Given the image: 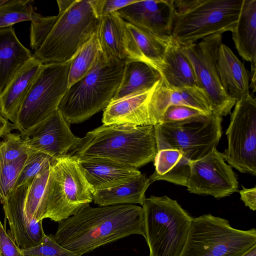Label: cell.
Masks as SVG:
<instances>
[{
	"label": "cell",
	"mask_w": 256,
	"mask_h": 256,
	"mask_svg": "<svg viewBox=\"0 0 256 256\" xmlns=\"http://www.w3.org/2000/svg\"><path fill=\"white\" fill-rule=\"evenodd\" d=\"M104 0H74L58 15L36 12L31 21L32 56L43 64L70 60L96 33Z\"/></svg>",
	"instance_id": "cell-1"
},
{
	"label": "cell",
	"mask_w": 256,
	"mask_h": 256,
	"mask_svg": "<svg viewBox=\"0 0 256 256\" xmlns=\"http://www.w3.org/2000/svg\"><path fill=\"white\" fill-rule=\"evenodd\" d=\"M58 223L53 238L78 256L130 235L145 236L142 208L134 204H88Z\"/></svg>",
	"instance_id": "cell-2"
},
{
	"label": "cell",
	"mask_w": 256,
	"mask_h": 256,
	"mask_svg": "<svg viewBox=\"0 0 256 256\" xmlns=\"http://www.w3.org/2000/svg\"><path fill=\"white\" fill-rule=\"evenodd\" d=\"M157 152L154 126L103 124L88 132L68 154L106 158L138 169L154 160Z\"/></svg>",
	"instance_id": "cell-3"
},
{
	"label": "cell",
	"mask_w": 256,
	"mask_h": 256,
	"mask_svg": "<svg viewBox=\"0 0 256 256\" xmlns=\"http://www.w3.org/2000/svg\"><path fill=\"white\" fill-rule=\"evenodd\" d=\"M125 62L101 51L92 70L68 88L58 105L69 124L82 122L106 108L120 84Z\"/></svg>",
	"instance_id": "cell-4"
},
{
	"label": "cell",
	"mask_w": 256,
	"mask_h": 256,
	"mask_svg": "<svg viewBox=\"0 0 256 256\" xmlns=\"http://www.w3.org/2000/svg\"><path fill=\"white\" fill-rule=\"evenodd\" d=\"M243 0H174L172 38L182 46L232 32Z\"/></svg>",
	"instance_id": "cell-5"
},
{
	"label": "cell",
	"mask_w": 256,
	"mask_h": 256,
	"mask_svg": "<svg viewBox=\"0 0 256 256\" xmlns=\"http://www.w3.org/2000/svg\"><path fill=\"white\" fill-rule=\"evenodd\" d=\"M92 202V192L78 160L68 154L50 166L38 221L60 222Z\"/></svg>",
	"instance_id": "cell-6"
},
{
	"label": "cell",
	"mask_w": 256,
	"mask_h": 256,
	"mask_svg": "<svg viewBox=\"0 0 256 256\" xmlns=\"http://www.w3.org/2000/svg\"><path fill=\"white\" fill-rule=\"evenodd\" d=\"M142 207L149 256H181L193 218L166 196L146 198Z\"/></svg>",
	"instance_id": "cell-7"
},
{
	"label": "cell",
	"mask_w": 256,
	"mask_h": 256,
	"mask_svg": "<svg viewBox=\"0 0 256 256\" xmlns=\"http://www.w3.org/2000/svg\"><path fill=\"white\" fill-rule=\"evenodd\" d=\"M254 246L255 228L238 230L227 220L207 214L192 218L181 256H242Z\"/></svg>",
	"instance_id": "cell-8"
},
{
	"label": "cell",
	"mask_w": 256,
	"mask_h": 256,
	"mask_svg": "<svg viewBox=\"0 0 256 256\" xmlns=\"http://www.w3.org/2000/svg\"><path fill=\"white\" fill-rule=\"evenodd\" d=\"M222 118L212 114L154 126L158 151L174 148L185 164L204 157L216 146L222 136Z\"/></svg>",
	"instance_id": "cell-9"
},
{
	"label": "cell",
	"mask_w": 256,
	"mask_h": 256,
	"mask_svg": "<svg viewBox=\"0 0 256 256\" xmlns=\"http://www.w3.org/2000/svg\"><path fill=\"white\" fill-rule=\"evenodd\" d=\"M70 60L43 64L14 124L23 135L50 116L68 88Z\"/></svg>",
	"instance_id": "cell-10"
},
{
	"label": "cell",
	"mask_w": 256,
	"mask_h": 256,
	"mask_svg": "<svg viewBox=\"0 0 256 256\" xmlns=\"http://www.w3.org/2000/svg\"><path fill=\"white\" fill-rule=\"evenodd\" d=\"M222 43V34H216L182 46L192 66L197 87L205 94L212 114L220 118L230 114L236 102L224 90L217 68V54Z\"/></svg>",
	"instance_id": "cell-11"
},
{
	"label": "cell",
	"mask_w": 256,
	"mask_h": 256,
	"mask_svg": "<svg viewBox=\"0 0 256 256\" xmlns=\"http://www.w3.org/2000/svg\"><path fill=\"white\" fill-rule=\"evenodd\" d=\"M224 159L238 172L256 174V100L250 94L237 100L226 130Z\"/></svg>",
	"instance_id": "cell-12"
},
{
	"label": "cell",
	"mask_w": 256,
	"mask_h": 256,
	"mask_svg": "<svg viewBox=\"0 0 256 256\" xmlns=\"http://www.w3.org/2000/svg\"><path fill=\"white\" fill-rule=\"evenodd\" d=\"M189 168L186 187L190 193L220 198L238 190L234 172L225 162L223 153L216 148L201 158L191 162Z\"/></svg>",
	"instance_id": "cell-13"
},
{
	"label": "cell",
	"mask_w": 256,
	"mask_h": 256,
	"mask_svg": "<svg viewBox=\"0 0 256 256\" xmlns=\"http://www.w3.org/2000/svg\"><path fill=\"white\" fill-rule=\"evenodd\" d=\"M21 135L30 150L56 160L67 156L81 140L73 134L69 123L58 109L31 130Z\"/></svg>",
	"instance_id": "cell-14"
},
{
	"label": "cell",
	"mask_w": 256,
	"mask_h": 256,
	"mask_svg": "<svg viewBox=\"0 0 256 256\" xmlns=\"http://www.w3.org/2000/svg\"><path fill=\"white\" fill-rule=\"evenodd\" d=\"M117 12L125 21L140 30L158 37H172L174 0H137Z\"/></svg>",
	"instance_id": "cell-15"
},
{
	"label": "cell",
	"mask_w": 256,
	"mask_h": 256,
	"mask_svg": "<svg viewBox=\"0 0 256 256\" xmlns=\"http://www.w3.org/2000/svg\"><path fill=\"white\" fill-rule=\"evenodd\" d=\"M32 182L14 189L2 203L10 226L9 235L20 250L40 244L46 234L42 221H30L24 214L25 199Z\"/></svg>",
	"instance_id": "cell-16"
},
{
	"label": "cell",
	"mask_w": 256,
	"mask_h": 256,
	"mask_svg": "<svg viewBox=\"0 0 256 256\" xmlns=\"http://www.w3.org/2000/svg\"><path fill=\"white\" fill-rule=\"evenodd\" d=\"M102 52L125 62H143L127 22L117 12L102 16L97 32Z\"/></svg>",
	"instance_id": "cell-17"
},
{
	"label": "cell",
	"mask_w": 256,
	"mask_h": 256,
	"mask_svg": "<svg viewBox=\"0 0 256 256\" xmlns=\"http://www.w3.org/2000/svg\"><path fill=\"white\" fill-rule=\"evenodd\" d=\"M171 106H182L212 114L209 102L203 91L196 86L172 88L166 86L162 79L156 86L148 103L150 124L162 122L166 110Z\"/></svg>",
	"instance_id": "cell-18"
},
{
	"label": "cell",
	"mask_w": 256,
	"mask_h": 256,
	"mask_svg": "<svg viewBox=\"0 0 256 256\" xmlns=\"http://www.w3.org/2000/svg\"><path fill=\"white\" fill-rule=\"evenodd\" d=\"M78 161L92 193L128 183L142 172L132 166L100 158H76Z\"/></svg>",
	"instance_id": "cell-19"
},
{
	"label": "cell",
	"mask_w": 256,
	"mask_h": 256,
	"mask_svg": "<svg viewBox=\"0 0 256 256\" xmlns=\"http://www.w3.org/2000/svg\"><path fill=\"white\" fill-rule=\"evenodd\" d=\"M43 64L33 56L15 74L0 94V114L14 124Z\"/></svg>",
	"instance_id": "cell-20"
},
{
	"label": "cell",
	"mask_w": 256,
	"mask_h": 256,
	"mask_svg": "<svg viewBox=\"0 0 256 256\" xmlns=\"http://www.w3.org/2000/svg\"><path fill=\"white\" fill-rule=\"evenodd\" d=\"M158 82L149 89L111 100L104 110L102 118L103 124L151 125L148 103Z\"/></svg>",
	"instance_id": "cell-21"
},
{
	"label": "cell",
	"mask_w": 256,
	"mask_h": 256,
	"mask_svg": "<svg viewBox=\"0 0 256 256\" xmlns=\"http://www.w3.org/2000/svg\"><path fill=\"white\" fill-rule=\"evenodd\" d=\"M156 70L159 72L162 82L167 86L197 87L192 66L184 52L182 46L172 38L162 62L157 65Z\"/></svg>",
	"instance_id": "cell-22"
},
{
	"label": "cell",
	"mask_w": 256,
	"mask_h": 256,
	"mask_svg": "<svg viewBox=\"0 0 256 256\" xmlns=\"http://www.w3.org/2000/svg\"><path fill=\"white\" fill-rule=\"evenodd\" d=\"M217 68L226 92L236 101L250 93V76L244 64L222 43L217 54Z\"/></svg>",
	"instance_id": "cell-23"
},
{
	"label": "cell",
	"mask_w": 256,
	"mask_h": 256,
	"mask_svg": "<svg viewBox=\"0 0 256 256\" xmlns=\"http://www.w3.org/2000/svg\"><path fill=\"white\" fill-rule=\"evenodd\" d=\"M32 56L12 26L0 29V94L15 74Z\"/></svg>",
	"instance_id": "cell-24"
},
{
	"label": "cell",
	"mask_w": 256,
	"mask_h": 256,
	"mask_svg": "<svg viewBox=\"0 0 256 256\" xmlns=\"http://www.w3.org/2000/svg\"><path fill=\"white\" fill-rule=\"evenodd\" d=\"M232 38L239 55L256 65V0H243Z\"/></svg>",
	"instance_id": "cell-25"
},
{
	"label": "cell",
	"mask_w": 256,
	"mask_h": 256,
	"mask_svg": "<svg viewBox=\"0 0 256 256\" xmlns=\"http://www.w3.org/2000/svg\"><path fill=\"white\" fill-rule=\"evenodd\" d=\"M151 184L145 174L128 183L92 193V201L99 206L124 204L142 205L146 198L145 193Z\"/></svg>",
	"instance_id": "cell-26"
},
{
	"label": "cell",
	"mask_w": 256,
	"mask_h": 256,
	"mask_svg": "<svg viewBox=\"0 0 256 256\" xmlns=\"http://www.w3.org/2000/svg\"><path fill=\"white\" fill-rule=\"evenodd\" d=\"M160 80L159 72L150 65L140 61H127L120 84L112 100L149 89Z\"/></svg>",
	"instance_id": "cell-27"
},
{
	"label": "cell",
	"mask_w": 256,
	"mask_h": 256,
	"mask_svg": "<svg viewBox=\"0 0 256 256\" xmlns=\"http://www.w3.org/2000/svg\"><path fill=\"white\" fill-rule=\"evenodd\" d=\"M126 22L128 29L141 54L143 62L156 69L157 65L162 62L172 37H158Z\"/></svg>",
	"instance_id": "cell-28"
},
{
	"label": "cell",
	"mask_w": 256,
	"mask_h": 256,
	"mask_svg": "<svg viewBox=\"0 0 256 256\" xmlns=\"http://www.w3.org/2000/svg\"><path fill=\"white\" fill-rule=\"evenodd\" d=\"M101 51L96 32L70 60L68 88L92 70Z\"/></svg>",
	"instance_id": "cell-29"
},
{
	"label": "cell",
	"mask_w": 256,
	"mask_h": 256,
	"mask_svg": "<svg viewBox=\"0 0 256 256\" xmlns=\"http://www.w3.org/2000/svg\"><path fill=\"white\" fill-rule=\"evenodd\" d=\"M51 164L33 178L28 190L24 202V212L26 218L30 221H38L39 211Z\"/></svg>",
	"instance_id": "cell-30"
},
{
	"label": "cell",
	"mask_w": 256,
	"mask_h": 256,
	"mask_svg": "<svg viewBox=\"0 0 256 256\" xmlns=\"http://www.w3.org/2000/svg\"><path fill=\"white\" fill-rule=\"evenodd\" d=\"M32 2L30 0H8L0 7V29L22 22H31L36 12Z\"/></svg>",
	"instance_id": "cell-31"
},
{
	"label": "cell",
	"mask_w": 256,
	"mask_h": 256,
	"mask_svg": "<svg viewBox=\"0 0 256 256\" xmlns=\"http://www.w3.org/2000/svg\"><path fill=\"white\" fill-rule=\"evenodd\" d=\"M28 158V154L10 162L0 160V202L2 204L14 190Z\"/></svg>",
	"instance_id": "cell-32"
},
{
	"label": "cell",
	"mask_w": 256,
	"mask_h": 256,
	"mask_svg": "<svg viewBox=\"0 0 256 256\" xmlns=\"http://www.w3.org/2000/svg\"><path fill=\"white\" fill-rule=\"evenodd\" d=\"M56 160V159L46 154L32 150L28 154L27 160L14 189L31 182L37 174L44 170Z\"/></svg>",
	"instance_id": "cell-33"
},
{
	"label": "cell",
	"mask_w": 256,
	"mask_h": 256,
	"mask_svg": "<svg viewBox=\"0 0 256 256\" xmlns=\"http://www.w3.org/2000/svg\"><path fill=\"white\" fill-rule=\"evenodd\" d=\"M31 151L20 133L11 132L0 142V160L2 162L15 160Z\"/></svg>",
	"instance_id": "cell-34"
},
{
	"label": "cell",
	"mask_w": 256,
	"mask_h": 256,
	"mask_svg": "<svg viewBox=\"0 0 256 256\" xmlns=\"http://www.w3.org/2000/svg\"><path fill=\"white\" fill-rule=\"evenodd\" d=\"M21 250L24 256H78L58 244L52 234H45L40 244Z\"/></svg>",
	"instance_id": "cell-35"
},
{
	"label": "cell",
	"mask_w": 256,
	"mask_h": 256,
	"mask_svg": "<svg viewBox=\"0 0 256 256\" xmlns=\"http://www.w3.org/2000/svg\"><path fill=\"white\" fill-rule=\"evenodd\" d=\"M206 114L193 108L182 106H171L165 110L161 123L184 120Z\"/></svg>",
	"instance_id": "cell-36"
},
{
	"label": "cell",
	"mask_w": 256,
	"mask_h": 256,
	"mask_svg": "<svg viewBox=\"0 0 256 256\" xmlns=\"http://www.w3.org/2000/svg\"><path fill=\"white\" fill-rule=\"evenodd\" d=\"M0 256H24L0 220Z\"/></svg>",
	"instance_id": "cell-37"
},
{
	"label": "cell",
	"mask_w": 256,
	"mask_h": 256,
	"mask_svg": "<svg viewBox=\"0 0 256 256\" xmlns=\"http://www.w3.org/2000/svg\"><path fill=\"white\" fill-rule=\"evenodd\" d=\"M137 0H104L102 16L117 12L136 2Z\"/></svg>",
	"instance_id": "cell-38"
},
{
	"label": "cell",
	"mask_w": 256,
	"mask_h": 256,
	"mask_svg": "<svg viewBox=\"0 0 256 256\" xmlns=\"http://www.w3.org/2000/svg\"><path fill=\"white\" fill-rule=\"evenodd\" d=\"M240 198L246 206L252 210H256V188H242L239 192Z\"/></svg>",
	"instance_id": "cell-39"
},
{
	"label": "cell",
	"mask_w": 256,
	"mask_h": 256,
	"mask_svg": "<svg viewBox=\"0 0 256 256\" xmlns=\"http://www.w3.org/2000/svg\"><path fill=\"white\" fill-rule=\"evenodd\" d=\"M16 130L14 124L10 122L0 114V139Z\"/></svg>",
	"instance_id": "cell-40"
},
{
	"label": "cell",
	"mask_w": 256,
	"mask_h": 256,
	"mask_svg": "<svg viewBox=\"0 0 256 256\" xmlns=\"http://www.w3.org/2000/svg\"><path fill=\"white\" fill-rule=\"evenodd\" d=\"M74 0H58L56 1L58 12L64 10L69 7Z\"/></svg>",
	"instance_id": "cell-41"
},
{
	"label": "cell",
	"mask_w": 256,
	"mask_h": 256,
	"mask_svg": "<svg viewBox=\"0 0 256 256\" xmlns=\"http://www.w3.org/2000/svg\"><path fill=\"white\" fill-rule=\"evenodd\" d=\"M242 256H256V246L252 247Z\"/></svg>",
	"instance_id": "cell-42"
},
{
	"label": "cell",
	"mask_w": 256,
	"mask_h": 256,
	"mask_svg": "<svg viewBox=\"0 0 256 256\" xmlns=\"http://www.w3.org/2000/svg\"><path fill=\"white\" fill-rule=\"evenodd\" d=\"M8 0H0V7L8 2Z\"/></svg>",
	"instance_id": "cell-43"
}]
</instances>
